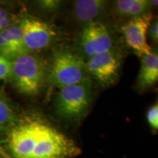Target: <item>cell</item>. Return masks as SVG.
<instances>
[{
  "mask_svg": "<svg viewBox=\"0 0 158 158\" xmlns=\"http://www.w3.org/2000/svg\"><path fill=\"white\" fill-rule=\"evenodd\" d=\"M6 141L14 158H73L81 153L73 140L38 116L19 120Z\"/></svg>",
  "mask_w": 158,
  "mask_h": 158,
  "instance_id": "6da1fadb",
  "label": "cell"
},
{
  "mask_svg": "<svg viewBox=\"0 0 158 158\" xmlns=\"http://www.w3.org/2000/svg\"><path fill=\"white\" fill-rule=\"evenodd\" d=\"M48 65L43 57L27 53L12 60L10 80L20 93L37 96L48 81Z\"/></svg>",
  "mask_w": 158,
  "mask_h": 158,
  "instance_id": "7a4b0ae2",
  "label": "cell"
},
{
  "mask_svg": "<svg viewBox=\"0 0 158 158\" xmlns=\"http://www.w3.org/2000/svg\"><path fill=\"white\" fill-rule=\"evenodd\" d=\"M92 102L91 81L64 86L59 89L55 97V111L66 121H79L88 113Z\"/></svg>",
  "mask_w": 158,
  "mask_h": 158,
  "instance_id": "3957f363",
  "label": "cell"
},
{
  "mask_svg": "<svg viewBox=\"0 0 158 158\" xmlns=\"http://www.w3.org/2000/svg\"><path fill=\"white\" fill-rule=\"evenodd\" d=\"M48 81L60 89L91 80L84 59L73 51H59L48 66Z\"/></svg>",
  "mask_w": 158,
  "mask_h": 158,
  "instance_id": "277c9868",
  "label": "cell"
},
{
  "mask_svg": "<svg viewBox=\"0 0 158 158\" xmlns=\"http://www.w3.org/2000/svg\"><path fill=\"white\" fill-rule=\"evenodd\" d=\"M79 55L84 60L89 57L110 51L114 47L111 33L101 21H93L84 25L76 38Z\"/></svg>",
  "mask_w": 158,
  "mask_h": 158,
  "instance_id": "5b68a950",
  "label": "cell"
},
{
  "mask_svg": "<svg viewBox=\"0 0 158 158\" xmlns=\"http://www.w3.org/2000/svg\"><path fill=\"white\" fill-rule=\"evenodd\" d=\"M90 76L103 87L114 85L118 80L122 67V55L114 47L110 51L94 55L85 60Z\"/></svg>",
  "mask_w": 158,
  "mask_h": 158,
  "instance_id": "8992f818",
  "label": "cell"
},
{
  "mask_svg": "<svg viewBox=\"0 0 158 158\" xmlns=\"http://www.w3.org/2000/svg\"><path fill=\"white\" fill-rule=\"evenodd\" d=\"M23 40L27 53H34L48 48L56 40L57 31L53 26L43 20L26 16L19 20Z\"/></svg>",
  "mask_w": 158,
  "mask_h": 158,
  "instance_id": "52a82bcc",
  "label": "cell"
},
{
  "mask_svg": "<svg viewBox=\"0 0 158 158\" xmlns=\"http://www.w3.org/2000/svg\"><path fill=\"white\" fill-rule=\"evenodd\" d=\"M154 18L152 13L149 12L124 21L120 27L126 44L141 58L152 51L147 42V31Z\"/></svg>",
  "mask_w": 158,
  "mask_h": 158,
  "instance_id": "ba28073f",
  "label": "cell"
},
{
  "mask_svg": "<svg viewBox=\"0 0 158 158\" xmlns=\"http://www.w3.org/2000/svg\"><path fill=\"white\" fill-rule=\"evenodd\" d=\"M108 5L104 0H78L73 2L71 8V18L79 24L98 21L105 14Z\"/></svg>",
  "mask_w": 158,
  "mask_h": 158,
  "instance_id": "9c48e42d",
  "label": "cell"
},
{
  "mask_svg": "<svg viewBox=\"0 0 158 158\" xmlns=\"http://www.w3.org/2000/svg\"><path fill=\"white\" fill-rule=\"evenodd\" d=\"M110 12L117 20L126 21L151 12L149 0H118L110 6Z\"/></svg>",
  "mask_w": 158,
  "mask_h": 158,
  "instance_id": "30bf717a",
  "label": "cell"
},
{
  "mask_svg": "<svg viewBox=\"0 0 158 158\" xmlns=\"http://www.w3.org/2000/svg\"><path fill=\"white\" fill-rule=\"evenodd\" d=\"M141 67L136 81V86L139 91H144L152 88L158 79V54L155 51H152L149 54L141 57Z\"/></svg>",
  "mask_w": 158,
  "mask_h": 158,
  "instance_id": "8fae6325",
  "label": "cell"
},
{
  "mask_svg": "<svg viewBox=\"0 0 158 158\" xmlns=\"http://www.w3.org/2000/svg\"><path fill=\"white\" fill-rule=\"evenodd\" d=\"M19 118L12 102L0 91V136L7 135Z\"/></svg>",
  "mask_w": 158,
  "mask_h": 158,
  "instance_id": "7c38bea8",
  "label": "cell"
},
{
  "mask_svg": "<svg viewBox=\"0 0 158 158\" xmlns=\"http://www.w3.org/2000/svg\"><path fill=\"white\" fill-rule=\"evenodd\" d=\"M0 35L7 41L14 58L27 54L23 44L22 29L19 23V20L7 29L0 31Z\"/></svg>",
  "mask_w": 158,
  "mask_h": 158,
  "instance_id": "4fadbf2b",
  "label": "cell"
},
{
  "mask_svg": "<svg viewBox=\"0 0 158 158\" xmlns=\"http://www.w3.org/2000/svg\"><path fill=\"white\" fill-rule=\"evenodd\" d=\"M12 69V59L0 55V81L10 79Z\"/></svg>",
  "mask_w": 158,
  "mask_h": 158,
  "instance_id": "5bb4252c",
  "label": "cell"
},
{
  "mask_svg": "<svg viewBox=\"0 0 158 158\" xmlns=\"http://www.w3.org/2000/svg\"><path fill=\"white\" fill-rule=\"evenodd\" d=\"M61 5H62V2L57 0H42L38 2L40 10L44 13H55L60 8Z\"/></svg>",
  "mask_w": 158,
  "mask_h": 158,
  "instance_id": "9a60e30c",
  "label": "cell"
},
{
  "mask_svg": "<svg viewBox=\"0 0 158 158\" xmlns=\"http://www.w3.org/2000/svg\"><path fill=\"white\" fill-rule=\"evenodd\" d=\"M147 119L148 124L153 130L158 129V104L155 103L147 110Z\"/></svg>",
  "mask_w": 158,
  "mask_h": 158,
  "instance_id": "2e32d148",
  "label": "cell"
},
{
  "mask_svg": "<svg viewBox=\"0 0 158 158\" xmlns=\"http://www.w3.org/2000/svg\"><path fill=\"white\" fill-rule=\"evenodd\" d=\"M147 37L151 40L152 42L155 44L158 43V21L157 18H154L151 23H150L149 29L147 31Z\"/></svg>",
  "mask_w": 158,
  "mask_h": 158,
  "instance_id": "e0dca14e",
  "label": "cell"
},
{
  "mask_svg": "<svg viewBox=\"0 0 158 158\" xmlns=\"http://www.w3.org/2000/svg\"><path fill=\"white\" fill-rule=\"evenodd\" d=\"M0 55L7 57V58L10 59L12 60L14 59L9 45L7 44V41L1 35H0Z\"/></svg>",
  "mask_w": 158,
  "mask_h": 158,
  "instance_id": "ac0fdd59",
  "label": "cell"
},
{
  "mask_svg": "<svg viewBox=\"0 0 158 158\" xmlns=\"http://www.w3.org/2000/svg\"><path fill=\"white\" fill-rule=\"evenodd\" d=\"M17 21L18 19H16V16L12 13L9 17H7V19H5V20H3V21H2L1 22H0V31L7 29L8 27H10L11 25H13V23L16 22Z\"/></svg>",
  "mask_w": 158,
  "mask_h": 158,
  "instance_id": "d6986e66",
  "label": "cell"
},
{
  "mask_svg": "<svg viewBox=\"0 0 158 158\" xmlns=\"http://www.w3.org/2000/svg\"><path fill=\"white\" fill-rule=\"evenodd\" d=\"M12 13H10L9 9L6 8V7H3L0 5V22L7 17H9Z\"/></svg>",
  "mask_w": 158,
  "mask_h": 158,
  "instance_id": "ffe728a7",
  "label": "cell"
},
{
  "mask_svg": "<svg viewBox=\"0 0 158 158\" xmlns=\"http://www.w3.org/2000/svg\"><path fill=\"white\" fill-rule=\"evenodd\" d=\"M150 4H151L152 8V7H154V8H155V7H157L158 1H157V0H156V1H152V0H150Z\"/></svg>",
  "mask_w": 158,
  "mask_h": 158,
  "instance_id": "44dd1931",
  "label": "cell"
},
{
  "mask_svg": "<svg viewBox=\"0 0 158 158\" xmlns=\"http://www.w3.org/2000/svg\"><path fill=\"white\" fill-rule=\"evenodd\" d=\"M0 158H4V157H2V155H1V154H0Z\"/></svg>",
  "mask_w": 158,
  "mask_h": 158,
  "instance_id": "7402d4cb",
  "label": "cell"
}]
</instances>
